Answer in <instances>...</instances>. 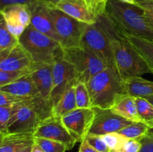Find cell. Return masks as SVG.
Listing matches in <instances>:
<instances>
[{
	"label": "cell",
	"instance_id": "obj_1",
	"mask_svg": "<svg viewBox=\"0 0 153 152\" xmlns=\"http://www.w3.org/2000/svg\"><path fill=\"white\" fill-rule=\"evenodd\" d=\"M97 19L108 36L114 67L123 79L152 73L144 60L124 37L122 31L109 19L105 12L99 15Z\"/></svg>",
	"mask_w": 153,
	"mask_h": 152
},
{
	"label": "cell",
	"instance_id": "obj_2",
	"mask_svg": "<svg viewBox=\"0 0 153 152\" xmlns=\"http://www.w3.org/2000/svg\"><path fill=\"white\" fill-rule=\"evenodd\" d=\"M52 106L41 96L16 104V110L4 130L7 134H32L40 122L52 116Z\"/></svg>",
	"mask_w": 153,
	"mask_h": 152
},
{
	"label": "cell",
	"instance_id": "obj_3",
	"mask_svg": "<svg viewBox=\"0 0 153 152\" xmlns=\"http://www.w3.org/2000/svg\"><path fill=\"white\" fill-rule=\"evenodd\" d=\"M105 13L121 31L153 41V27L143 16V9L120 0H108Z\"/></svg>",
	"mask_w": 153,
	"mask_h": 152
},
{
	"label": "cell",
	"instance_id": "obj_4",
	"mask_svg": "<svg viewBox=\"0 0 153 152\" xmlns=\"http://www.w3.org/2000/svg\"><path fill=\"white\" fill-rule=\"evenodd\" d=\"M86 83L93 107L110 109L119 97L127 94L123 79L114 67H106Z\"/></svg>",
	"mask_w": 153,
	"mask_h": 152
},
{
	"label": "cell",
	"instance_id": "obj_5",
	"mask_svg": "<svg viewBox=\"0 0 153 152\" xmlns=\"http://www.w3.org/2000/svg\"><path fill=\"white\" fill-rule=\"evenodd\" d=\"M19 43L28 52L34 64L53 63L63 54L58 42L28 25L19 38Z\"/></svg>",
	"mask_w": 153,
	"mask_h": 152
},
{
	"label": "cell",
	"instance_id": "obj_6",
	"mask_svg": "<svg viewBox=\"0 0 153 152\" xmlns=\"http://www.w3.org/2000/svg\"><path fill=\"white\" fill-rule=\"evenodd\" d=\"M63 56L74 67L78 81L87 83L93 76L108 67L97 55L81 46L63 49Z\"/></svg>",
	"mask_w": 153,
	"mask_h": 152
},
{
	"label": "cell",
	"instance_id": "obj_7",
	"mask_svg": "<svg viewBox=\"0 0 153 152\" xmlns=\"http://www.w3.org/2000/svg\"><path fill=\"white\" fill-rule=\"evenodd\" d=\"M48 7L62 49L80 46L82 36L88 24L80 22L55 7L49 6Z\"/></svg>",
	"mask_w": 153,
	"mask_h": 152
},
{
	"label": "cell",
	"instance_id": "obj_8",
	"mask_svg": "<svg viewBox=\"0 0 153 152\" xmlns=\"http://www.w3.org/2000/svg\"><path fill=\"white\" fill-rule=\"evenodd\" d=\"M80 46L94 52L104 61L107 66L114 67L110 40L105 28L97 19L95 23L87 25Z\"/></svg>",
	"mask_w": 153,
	"mask_h": 152
},
{
	"label": "cell",
	"instance_id": "obj_9",
	"mask_svg": "<svg viewBox=\"0 0 153 152\" xmlns=\"http://www.w3.org/2000/svg\"><path fill=\"white\" fill-rule=\"evenodd\" d=\"M77 81L74 67L64 59L62 54L53 63V86L49 98L52 107L57 104L63 94Z\"/></svg>",
	"mask_w": 153,
	"mask_h": 152
},
{
	"label": "cell",
	"instance_id": "obj_10",
	"mask_svg": "<svg viewBox=\"0 0 153 152\" xmlns=\"http://www.w3.org/2000/svg\"><path fill=\"white\" fill-rule=\"evenodd\" d=\"M94 116V108H76L62 116L61 121L78 142H82L89 134Z\"/></svg>",
	"mask_w": 153,
	"mask_h": 152
},
{
	"label": "cell",
	"instance_id": "obj_11",
	"mask_svg": "<svg viewBox=\"0 0 153 152\" xmlns=\"http://www.w3.org/2000/svg\"><path fill=\"white\" fill-rule=\"evenodd\" d=\"M34 137L60 142L65 145L68 150L73 149L78 142L63 125L61 119L52 116L40 122L34 133Z\"/></svg>",
	"mask_w": 153,
	"mask_h": 152
},
{
	"label": "cell",
	"instance_id": "obj_12",
	"mask_svg": "<svg viewBox=\"0 0 153 152\" xmlns=\"http://www.w3.org/2000/svg\"><path fill=\"white\" fill-rule=\"evenodd\" d=\"M93 108L95 116L89 134L102 136L109 133L119 132L132 122L115 114L110 109L95 107Z\"/></svg>",
	"mask_w": 153,
	"mask_h": 152
},
{
	"label": "cell",
	"instance_id": "obj_13",
	"mask_svg": "<svg viewBox=\"0 0 153 152\" xmlns=\"http://www.w3.org/2000/svg\"><path fill=\"white\" fill-rule=\"evenodd\" d=\"M34 65L30 55L19 43L10 49L0 52V70L30 72Z\"/></svg>",
	"mask_w": 153,
	"mask_h": 152
},
{
	"label": "cell",
	"instance_id": "obj_14",
	"mask_svg": "<svg viewBox=\"0 0 153 152\" xmlns=\"http://www.w3.org/2000/svg\"><path fill=\"white\" fill-rule=\"evenodd\" d=\"M10 32L19 40L25 28L31 23L30 6L18 4L7 6L2 10Z\"/></svg>",
	"mask_w": 153,
	"mask_h": 152
},
{
	"label": "cell",
	"instance_id": "obj_15",
	"mask_svg": "<svg viewBox=\"0 0 153 152\" xmlns=\"http://www.w3.org/2000/svg\"><path fill=\"white\" fill-rule=\"evenodd\" d=\"M31 23L35 30L46 34L50 38L59 43V38L55 31L53 21L46 3L37 1L30 6Z\"/></svg>",
	"mask_w": 153,
	"mask_h": 152
},
{
	"label": "cell",
	"instance_id": "obj_16",
	"mask_svg": "<svg viewBox=\"0 0 153 152\" xmlns=\"http://www.w3.org/2000/svg\"><path fill=\"white\" fill-rule=\"evenodd\" d=\"M53 63L34 64L29 72L39 95L49 101L53 86Z\"/></svg>",
	"mask_w": 153,
	"mask_h": 152
},
{
	"label": "cell",
	"instance_id": "obj_17",
	"mask_svg": "<svg viewBox=\"0 0 153 152\" xmlns=\"http://www.w3.org/2000/svg\"><path fill=\"white\" fill-rule=\"evenodd\" d=\"M61 10L71 17L90 25L97 22V18L89 11L82 0H66L55 4H46Z\"/></svg>",
	"mask_w": 153,
	"mask_h": 152
},
{
	"label": "cell",
	"instance_id": "obj_18",
	"mask_svg": "<svg viewBox=\"0 0 153 152\" xmlns=\"http://www.w3.org/2000/svg\"><path fill=\"white\" fill-rule=\"evenodd\" d=\"M0 90L23 98H32L40 95L29 73L19 77L9 84L0 87Z\"/></svg>",
	"mask_w": 153,
	"mask_h": 152
},
{
	"label": "cell",
	"instance_id": "obj_19",
	"mask_svg": "<svg viewBox=\"0 0 153 152\" xmlns=\"http://www.w3.org/2000/svg\"><path fill=\"white\" fill-rule=\"evenodd\" d=\"M110 110L115 114L132 122H141L138 116L135 97L125 94L114 101Z\"/></svg>",
	"mask_w": 153,
	"mask_h": 152
},
{
	"label": "cell",
	"instance_id": "obj_20",
	"mask_svg": "<svg viewBox=\"0 0 153 152\" xmlns=\"http://www.w3.org/2000/svg\"><path fill=\"white\" fill-rule=\"evenodd\" d=\"M124 86L127 94L134 97H145L153 95V81L146 80L140 76L123 79Z\"/></svg>",
	"mask_w": 153,
	"mask_h": 152
},
{
	"label": "cell",
	"instance_id": "obj_21",
	"mask_svg": "<svg viewBox=\"0 0 153 152\" xmlns=\"http://www.w3.org/2000/svg\"><path fill=\"white\" fill-rule=\"evenodd\" d=\"M32 134H7L0 144V152H18L34 143Z\"/></svg>",
	"mask_w": 153,
	"mask_h": 152
},
{
	"label": "cell",
	"instance_id": "obj_22",
	"mask_svg": "<svg viewBox=\"0 0 153 152\" xmlns=\"http://www.w3.org/2000/svg\"><path fill=\"white\" fill-rule=\"evenodd\" d=\"M120 29V28H119ZM121 31V30H120ZM122 31L124 37L142 57L153 74V41Z\"/></svg>",
	"mask_w": 153,
	"mask_h": 152
},
{
	"label": "cell",
	"instance_id": "obj_23",
	"mask_svg": "<svg viewBox=\"0 0 153 152\" xmlns=\"http://www.w3.org/2000/svg\"><path fill=\"white\" fill-rule=\"evenodd\" d=\"M77 108L75 96V85L69 88L62 95L59 101L52 107V116L61 119L67 113Z\"/></svg>",
	"mask_w": 153,
	"mask_h": 152
},
{
	"label": "cell",
	"instance_id": "obj_24",
	"mask_svg": "<svg viewBox=\"0 0 153 152\" xmlns=\"http://www.w3.org/2000/svg\"><path fill=\"white\" fill-rule=\"evenodd\" d=\"M149 126L143 122H131L130 125L123 128L119 134L126 139L140 141L145 136L147 135Z\"/></svg>",
	"mask_w": 153,
	"mask_h": 152
},
{
	"label": "cell",
	"instance_id": "obj_25",
	"mask_svg": "<svg viewBox=\"0 0 153 152\" xmlns=\"http://www.w3.org/2000/svg\"><path fill=\"white\" fill-rule=\"evenodd\" d=\"M18 43L19 40L10 32L4 15L0 10V52L10 49Z\"/></svg>",
	"mask_w": 153,
	"mask_h": 152
},
{
	"label": "cell",
	"instance_id": "obj_26",
	"mask_svg": "<svg viewBox=\"0 0 153 152\" xmlns=\"http://www.w3.org/2000/svg\"><path fill=\"white\" fill-rule=\"evenodd\" d=\"M136 105L137 113L141 122L149 126H153V105L143 97H136Z\"/></svg>",
	"mask_w": 153,
	"mask_h": 152
},
{
	"label": "cell",
	"instance_id": "obj_27",
	"mask_svg": "<svg viewBox=\"0 0 153 152\" xmlns=\"http://www.w3.org/2000/svg\"><path fill=\"white\" fill-rule=\"evenodd\" d=\"M75 96L77 108H93L91 95L86 83L77 81L75 84Z\"/></svg>",
	"mask_w": 153,
	"mask_h": 152
},
{
	"label": "cell",
	"instance_id": "obj_28",
	"mask_svg": "<svg viewBox=\"0 0 153 152\" xmlns=\"http://www.w3.org/2000/svg\"><path fill=\"white\" fill-rule=\"evenodd\" d=\"M34 142L44 152H66L67 146L60 142L41 137H34Z\"/></svg>",
	"mask_w": 153,
	"mask_h": 152
},
{
	"label": "cell",
	"instance_id": "obj_29",
	"mask_svg": "<svg viewBox=\"0 0 153 152\" xmlns=\"http://www.w3.org/2000/svg\"><path fill=\"white\" fill-rule=\"evenodd\" d=\"M101 137L108 148L109 152H117L127 139L118 132L109 133L102 135Z\"/></svg>",
	"mask_w": 153,
	"mask_h": 152
},
{
	"label": "cell",
	"instance_id": "obj_30",
	"mask_svg": "<svg viewBox=\"0 0 153 152\" xmlns=\"http://www.w3.org/2000/svg\"><path fill=\"white\" fill-rule=\"evenodd\" d=\"M29 71H19V72H8L0 70V87L9 84L16 80L19 77L29 73Z\"/></svg>",
	"mask_w": 153,
	"mask_h": 152
},
{
	"label": "cell",
	"instance_id": "obj_31",
	"mask_svg": "<svg viewBox=\"0 0 153 152\" xmlns=\"http://www.w3.org/2000/svg\"><path fill=\"white\" fill-rule=\"evenodd\" d=\"M16 110V104L12 106H0V131L4 132L7 122Z\"/></svg>",
	"mask_w": 153,
	"mask_h": 152
},
{
	"label": "cell",
	"instance_id": "obj_32",
	"mask_svg": "<svg viewBox=\"0 0 153 152\" xmlns=\"http://www.w3.org/2000/svg\"><path fill=\"white\" fill-rule=\"evenodd\" d=\"M85 140L99 152H109L108 148L101 136L88 134L85 138Z\"/></svg>",
	"mask_w": 153,
	"mask_h": 152
},
{
	"label": "cell",
	"instance_id": "obj_33",
	"mask_svg": "<svg viewBox=\"0 0 153 152\" xmlns=\"http://www.w3.org/2000/svg\"><path fill=\"white\" fill-rule=\"evenodd\" d=\"M28 98H30L16 96V95L0 90V106H12L21 101H25Z\"/></svg>",
	"mask_w": 153,
	"mask_h": 152
},
{
	"label": "cell",
	"instance_id": "obj_34",
	"mask_svg": "<svg viewBox=\"0 0 153 152\" xmlns=\"http://www.w3.org/2000/svg\"><path fill=\"white\" fill-rule=\"evenodd\" d=\"M140 147L141 143L140 141L127 139L117 152H139Z\"/></svg>",
	"mask_w": 153,
	"mask_h": 152
},
{
	"label": "cell",
	"instance_id": "obj_35",
	"mask_svg": "<svg viewBox=\"0 0 153 152\" xmlns=\"http://www.w3.org/2000/svg\"><path fill=\"white\" fill-rule=\"evenodd\" d=\"M86 7L89 10V11L95 16L96 18L99 16V15L102 14V13H105L100 8V5L97 0H82Z\"/></svg>",
	"mask_w": 153,
	"mask_h": 152
},
{
	"label": "cell",
	"instance_id": "obj_36",
	"mask_svg": "<svg viewBox=\"0 0 153 152\" xmlns=\"http://www.w3.org/2000/svg\"><path fill=\"white\" fill-rule=\"evenodd\" d=\"M37 1L36 0H0V10H2L7 6L13 5V4H22L31 6Z\"/></svg>",
	"mask_w": 153,
	"mask_h": 152
},
{
	"label": "cell",
	"instance_id": "obj_37",
	"mask_svg": "<svg viewBox=\"0 0 153 152\" xmlns=\"http://www.w3.org/2000/svg\"><path fill=\"white\" fill-rule=\"evenodd\" d=\"M141 147L139 152H153V135H146L140 140Z\"/></svg>",
	"mask_w": 153,
	"mask_h": 152
},
{
	"label": "cell",
	"instance_id": "obj_38",
	"mask_svg": "<svg viewBox=\"0 0 153 152\" xmlns=\"http://www.w3.org/2000/svg\"><path fill=\"white\" fill-rule=\"evenodd\" d=\"M136 5L144 10L153 12V0H136Z\"/></svg>",
	"mask_w": 153,
	"mask_h": 152
},
{
	"label": "cell",
	"instance_id": "obj_39",
	"mask_svg": "<svg viewBox=\"0 0 153 152\" xmlns=\"http://www.w3.org/2000/svg\"><path fill=\"white\" fill-rule=\"evenodd\" d=\"M79 152H99L96 150L94 148H93L86 140H84L81 142V145L79 147Z\"/></svg>",
	"mask_w": 153,
	"mask_h": 152
},
{
	"label": "cell",
	"instance_id": "obj_40",
	"mask_svg": "<svg viewBox=\"0 0 153 152\" xmlns=\"http://www.w3.org/2000/svg\"><path fill=\"white\" fill-rule=\"evenodd\" d=\"M143 16L147 21L148 23L153 27V12L143 10Z\"/></svg>",
	"mask_w": 153,
	"mask_h": 152
},
{
	"label": "cell",
	"instance_id": "obj_41",
	"mask_svg": "<svg viewBox=\"0 0 153 152\" xmlns=\"http://www.w3.org/2000/svg\"><path fill=\"white\" fill-rule=\"evenodd\" d=\"M99 3V5H100V8L102 10L103 12H105V8H106V4L108 0H97Z\"/></svg>",
	"mask_w": 153,
	"mask_h": 152
},
{
	"label": "cell",
	"instance_id": "obj_42",
	"mask_svg": "<svg viewBox=\"0 0 153 152\" xmlns=\"http://www.w3.org/2000/svg\"><path fill=\"white\" fill-rule=\"evenodd\" d=\"M36 1H40V2L46 3V4H55V3L62 1H66V0H36Z\"/></svg>",
	"mask_w": 153,
	"mask_h": 152
},
{
	"label": "cell",
	"instance_id": "obj_43",
	"mask_svg": "<svg viewBox=\"0 0 153 152\" xmlns=\"http://www.w3.org/2000/svg\"><path fill=\"white\" fill-rule=\"evenodd\" d=\"M31 152H44L37 144H35L34 142V144H33L32 149H31Z\"/></svg>",
	"mask_w": 153,
	"mask_h": 152
},
{
	"label": "cell",
	"instance_id": "obj_44",
	"mask_svg": "<svg viewBox=\"0 0 153 152\" xmlns=\"http://www.w3.org/2000/svg\"><path fill=\"white\" fill-rule=\"evenodd\" d=\"M33 144H34V143H33ZM33 144L29 145L21 149V150H19L18 152H31V149H32Z\"/></svg>",
	"mask_w": 153,
	"mask_h": 152
},
{
	"label": "cell",
	"instance_id": "obj_45",
	"mask_svg": "<svg viewBox=\"0 0 153 152\" xmlns=\"http://www.w3.org/2000/svg\"><path fill=\"white\" fill-rule=\"evenodd\" d=\"M120 1H122V2L126 3V4L136 5V0H120Z\"/></svg>",
	"mask_w": 153,
	"mask_h": 152
},
{
	"label": "cell",
	"instance_id": "obj_46",
	"mask_svg": "<svg viewBox=\"0 0 153 152\" xmlns=\"http://www.w3.org/2000/svg\"><path fill=\"white\" fill-rule=\"evenodd\" d=\"M5 134H6V133H4V132H3V131H0V144H1V142H2V140H3V139H4V135H5Z\"/></svg>",
	"mask_w": 153,
	"mask_h": 152
},
{
	"label": "cell",
	"instance_id": "obj_47",
	"mask_svg": "<svg viewBox=\"0 0 153 152\" xmlns=\"http://www.w3.org/2000/svg\"><path fill=\"white\" fill-rule=\"evenodd\" d=\"M146 99H147L149 102L153 105V95H150V96H147V97H145Z\"/></svg>",
	"mask_w": 153,
	"mask_h": 152
},
{
	"label": "cell",
	"instance_id": "obj_48",
	"mask_svg": "<svg viewBox=\"0 0 153 152\" xmlns=\"http://www.w3.org/2000/svg\"><path fill=\"white\" fill-rule=\"evenodd\" d=\"M148 135H153V126L149 128V130H148Z\"/></svg>",
	"mask_w": 153,
	"mask_h": 152
}]
</instances>
